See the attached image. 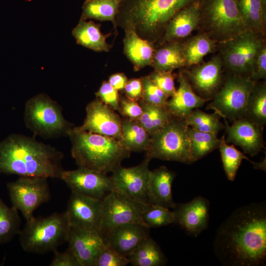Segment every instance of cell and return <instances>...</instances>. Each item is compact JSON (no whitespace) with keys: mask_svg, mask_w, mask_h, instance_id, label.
Masks as SVG:
<instances>
[{"mask_svg":"<svg viewBox=\"0 0 266 266\" xmlns=\"http://www.w3.org/2000/svg\"><path fill=\"white\" fill-rule=\"evenodd\" d=\"M225 266H260L266 261V207L255 202L235 209L218 228L214 241Z\"/></svg>","mask_w":266,"mask_h":266,"instance_id":"cell-1","label":"cell"},{"mask_svg":"<svg viewBox=\"0 0 266 266\" xmlns=\"http://www.w3.org/2000/svg\"><path fill=\"white\" fill-rule=\"evenodd\" d=\"M63 154L34 138L12 134L0 142V174L60 178Z\"/></svg>","mask_w":266,"mask_h":266,"instance_id":"cell-2","label":"cell"},{"mask_svg":"<svg viewBox=\"0 0 266 266\" xmlns=\"http://www.w3.org/2000/svg\"><path fill=\"white\" fill-rule=\"evenodd\" d=\"M200 0H124L116 16V26L133 29L141 37L155 43L175 14Z\"/></svg>","mask_w":266,"mask_h":266,"instance_id":"cell-3","label":"cell"},{"mask_svg":"<svg viewBox=\"0 0 266 266\" xmlns=\"http://www.w3.org/2000/svg\"><path fill=\"white\" fill-rule=\"evenodd\" d=\"M68 136L71 154L78 167L107 174L121 165L131 152L113 137L91 133L73 127Z\"/></svg>","mask_w":266,"mask_h":266,"instance_id":"cell-4","label":"cell"},{"mask_svg":"<svg viewBox=\"0 0 266 266\" xmlns=\"http://www.w3.org/2000/svg\"><path fill=\"white\" fill-rule=\"evenodd\" d=\"M70 225L65 212L54 213L45 217H33L20 231L19 239L26 252L43 254L54 251L67 241Z\"/></svg>","mask_w":266,"mask_h":266,"instance_id":"cell-5","label":"cell"},{"mask_svg":"<svg viewBox=\"0 0 266 266\" xmlns=\"http://www.w3.org/2000/svg\"><path fill=\"white\" fill-rule=\"evenodd\" d=\"M198 30L217 43L228 40L246 30L236 0H201Z\"/></svg>","mask_w":266,"mask_h":266,"instance_id":"cell-6","label":"cell"},{"mask_svg":"<svg viewBox=\"0 0 266 266\" xmlns=\"http://www.w3.org/2000/svg\"><path fill=\"white\" fill-rule=\"evenodd\" d=\"M24 119L27 128L45 139L68 136L74 127L64 118L61 106L43 93L27 101Z\"/></svg>","mask_w":266,"mask_h":266,"instance_id":"cell-7","label":"cell"},{"mask_svg":"<svg viewBox=\"0 0 266 266\" xmlns=\"http://www.w3.org/2000/svg\"><path fill=\"white\" fill-rule=\"evenodd\" d=\"M265 44L266 35L248 30L217 43L225 72L250 76L255 60Z\"/></svg>","mask_w":266,"mask_h":266,"instance_id":"cell-8","label":"cell"},{"mask_svg":"<svg viewBox=\"0 0 266 266\" xmlns=\"http://www.w3.org/2000/svg\"><path fill=\"white\" fill-rule=\"evenodd\" d=\"M185 119L172 116L158 132L151 136L146 155L151 159L175 161L191 164L190 140Z\"/></svg>","mask_w":266,"mask_h":266,"instance_id":"cell-9","label":"cell"},{"mask_svg":"<svg viewBox=\"0 0 266 266\" xmlns=\"http://www.w3.org/2000/svg\"><path fill=\"white\" fill-rule=\"evenodd\" d=\"M256 82L249 76L225 74L223 85L206 108L233 122L244 117L249 95Z\"/></svg>","mask_w":266,"mask_h":266,"instance_id":"cell-10","label":"cell"},{"mask_svg":"<svg viewBox=\"0 0 266 266\" xmlns=\"http://www.w3.org/2000/svg\"><path fill=\"white\" fill-rule=\"evenodd\" d=\"M12 206L20 211L26 221L34 216V211L51 198L47 178L20 176L7 185Z\"/></svg>","mask_w":266,"mask_h":266,"instance_id":"cell-11","label":"cell"},{"mask_svg":"<svg viewBox=\"0 0 266 266\" xmlns=\"http://www.w3.org/2000/svg\"><path fill=\"white\" fill-rule=\"evenodd\" d=\"M143 204L113 190L102 200L99 233L102 237L119 226L131 223L143 224L141 214Z\"/></svg>","mask_w":266,"mask_h":266,"instance_id":"cell-12","label":"cell"},{"mask_svg":"<svg viewBox=\"0 0 266 266\" xmlns=\"http://www.w3.org/2000/svg\"><path fill=\"white\" fill-rule=\"evenodd\" d=\"M194 92L200 97L211 100L223 84L225 71L218 54L206 62L181 69Z\"/></svg>","mask_w":266,"mask_h":266,"instance_id":"cell-13","label":"cell"},{"mask_svg":"<svg viewBox=\"0 0 266 266\" xmlns=\"http://www.w3.org/2000/svg\"><path fill=\"white\" fill-rule=\"evenodd\" d=\"M151 160L145 155L142 162L137 166L125 167L121 165L116 167L110 176L114 190L137 202L147 203Z\"/></svg>","mask_w":266,"mask_h":266,"instance_id":"cell-14","label":"cell"},{"mask_svg":"<svg viewBox=\"0 0 266 266\" xmlns=\"http://www.w3.org/2000/svg\"><path fill=\"white\" fill-rule=\"evenodd\" d=\"M60 178L71 192L97 199L102 200L114 190L111 177L106 174L84 167L64 170Z\"/></svg>","mask_w":266,"mask_h":266,"instance_id":"cell-15","label":"cell"},{"mask_svg":"<svg viewBox=\"0 0 266 266\" xmlns=\"http://www.w3.org/2000/svg\"><path fill=\"white\" fill-rule=\"evenodd\" d=\"M86 116L78 128L87 132L122 140V119L114 110L99 99L89 102L86 107Z\"/></svg>","mask_w":266,"mask_h":266,"instance_id":"cell-16","label":"cell"},{"mask_svg":"<svg viewBox=\"0 0 266 266\" xmlns=\"http://www.w3.org/2000/svg\"><path fill=\"white\" fill-rule=\"evenodd\" d=\"M102 200L71 192L65 211L70 227L99 233Z\"/></svg>","mask_w":266,"mask_h":266,"instance_id":"cell-17","label":"cell"},{"mask_svg":"<svg viewBox=\"0 0 266 266\" xmlns=\"http://www.w3.org/2000/svg\"><path fill=\"white\" fill-rule=\"evenodd\" d=\"M227 137L226 141L239 146L244 153L251 157L265 148L263 138L264 126L257 124L245 117L233 122L230 126L224 119Z\"/></svg>","mask_w":266,"mask_h":266,"instance_id":"cell-18","label":"cell"},{"mask_svg":"<svg viewBox=\"0 0 266 266\" xmlns=\"http://www.w3.org/2000/svg\"><path fill=\"white\" fill-rule=\"evenodd\" d=\"M209 200L198 196L188 202L176 205L173 211L174 223L189 234L197 237L208 227L209 217Z\"/></svg>","mask_w":266,"mask_h":266,"instance_id":"cell-19","label":"cell"},{"mask_svg":"<svg viewBox=\"0 0 266 266\" xmlns=\"http://www.w3.org/2000/svg\"><path fill=\"white\" fill-rule=\"evenodd\" d=\"M66 242L80 266H95L98 256L105 246L98 232L71 227Z\"/></svg>","mask_w":266,"mask_h":266,"instance_id":"cell-20","label":"cell"},{"mask_svg":"<svg viewBox=\"0 0 266 266\" xmlns=\"http://www.w3.org/2000/svg\"><path fill=\"white\" fill-rule=\"evenodd\" d=\"M149 235V228L142 224L131 223L113 228L102 238L106 246L128 258Z\"/></svg>","mask_w":266,"mask_h":266,"instance_id":"cell-21","label":"cell"},{"mask_svg":"<svg viewBox=\"0 0 266 266\" xmlns=\"http://www.w3.org/2000/svg\"><path fill=\"white\" fill-rule=\"evenodd\" d=\"M200 1L183 8L170 19L158 40L159 44L182 40L198 30L200 20Z\"/></svg>","mask_w":266,"mask_h":266,"instance_id":"cell-22","label":"cell"},{"mask_svg":"<svg viewBox=\"0 0 266 266\" xmlns=\"http://www.w3.org/2000/svg\"><path fill=\"white\" fill-rule=\"evenodd\" d=\"M179 87L167 100L166 108L175 117L185 119L193 109L202 106L210 100L198 96L181 70L176 75Z\"/></svg>","mask_w":266,"mask_h":266,"instance_id":"cell-23","label":"cell"},{"mask_svg":"<svg viewBox=\"0 0 266 266\" xmlns=\"http://www.w3.org/2000/svg\"><path fill=\"white\" fill-rule=\"evenodd\" d=\"M176 176L165 166L150 170L147 188V203L174 208L171 186Z\"/></svg>","mask_w":266,"mask_h":266,"instance_id":"cell-24","label":"cell"},{"mask_svg":"<svg viewBox=\"0 0 266 266\" xmlns=\"http://www.w3.org/2000/svg\"><path fill=\"white\" fill-rule=\"evenodd\" d=\"M123 39L124 53L138 71L151 66L155 49V43L141 37L133 29H126Z\"/></svg>","mask_w":266,"mask_h":266,"instance_id":"cell-25","label":"cell"},{"mask_svg":"<svg viewBox=\"0 0 266 266\" xmlns=\"http://www.w3.org/2000/svg\"><path fill=\"white\" fill-rule=\"evenodd\" d=\"M154 53L151 66L154 70L173 71L177 68L187 67L182 40L159 44Z\"/></svg>","mask_w":266,"mask_h":266,"instance_id":"cell-26","label":"cell"},{"mask_svg":"<svg viewBox=\"0 0 266 266\" xmlns=\"http://www.w3.org/2000/svg\"><path fill=\"white\" fill-rule=\"evenodd\" d=\"M100 25L92 21L79 20L72 31L76 43L96 52H109L111 46L106 41L109 34H103Z\"/></svg>","mask_w":266,"mask_h":266,"instance_id":"cell-27","label":"cell"},{"mask_svg":"<svg viewBox=\"0 0 266 266\" xmlns=\"http://www.w3.org/2000/svg\"><path fill=\"white\" fill-rule=\"evenodd\" d=\"M246 30L266 35V0H236Z\"/></svg>","mask_w":266,"mask_h":266,"instance_id":"cell-28","label":"cell"},{"mask_svg":"<svg viewBox=\"0 0 266 266\" xmlns=\"http://www.w3.org/2000/svg\"><path fill=\"white\" fill-rule=\"evenodd\" d=\"M121 133V142L130 152H146L149 149L151 136L137 120L123 117Z\"/></svg>","mask_w":266,"mask_h":266,"instance_id":"cell-29","label":"cell"},{"mask_svg":"<svg viewBox=\"0 0 266 266\" xmlns=\"http://www.w3.org/2000/svg\"><path fill=\"white\" fill-rule=\"evenodd\" d=\"M124 0H85L80 20L110 21L116 30V19Z\"/></svg>","mask_w":266,"mask_h":266,"instance_id":"cell-30","label":"cell"},{"mask_svg":"<svg viewBox=\"0 0 266 266\" xmlns=\"http://www.w3.org/2000/svg\"><path fill=\"white\" fill-rule=\"evenodd\" d=\"M183 45L187 67L202 63L205 56L214 53L217 49V43L201 32L183 41Z\"/></svg>","mask_w":266,"mask_h":266,"instance_id":"cell-31","label":"cell"},{"mask_svg":"<svg viewBox=\"0 0 266 266\" xmlns=\"http://www.w3.org/2000/svg\"><path fill=\"white\" fill-rule=\"evenodd\" d=\"M133 266H162L166 258L157 242L149 235L128 257Z\"/></svg>","mask_w":266,"mask_h":266,"instance_id":"cell-32","label":"cell"},{"mask_svg":"<svg viewBox=\"0 0 266 266\" xmlns=\"http://www.w3.org/2000/svg\"><path fill=\"white\" fill-rule=\"evenodd\" d=\"M138 102L141 107L142 113L137 121L150 136L162 128L173 116L165 106L147 103L141 99Z\"/></svg>","mask_w":266,"mask_h":266,"instance_id":"cell-33","label":"cell"},{"mask_svg":"<svg viewBox=\"0 0 266 266\" xmlns=\"http://www.w3.org/2000/svg\"><path fill=\"white\" fill-rule=\"evenodd\" d=\"M244 117L260 125H266V80L255 82L248 98Z\"/></svg>","mask_w":266,"mask_h":266,"instance_id":"cell-34","label":"cell"},{"mask_svg":"<svg viewBox=\"0 0 266 266\" xmlns=\"http://www.w3.org/2000/svg\"><path fill=\"white\" fill-rule=\"evenodd\" d=\"M190 149L193 162H195L219 148L220 139L217 134L188 128Z\"/></svg>","mask_w":266,"mask_h":266,"instance_id":"cell-35","label":"cell"},{"mask_svg":"<svg viewBox=\"0 0 266 266\" xmlns=\"http://www.w3.org/2000/svg\"><path fill=\"white\" fill-rule=\"evenodd\" d=\"M21 220L18 210L8 207L0 199V244L7 243L20 232Z\"/></svg>","mask_w":266,"mask_h":266,"instance_id":"cell-36","label":"cell"},{"mask_svg":"<svg viewBox=\"0 0 266 266\" xmlns=\"http://www.w3.org/2000/svg\"><path fill=\"white\" fill-rule=\"evenodd\" d=\"M220 117L215 112L209 114L197 108L193 110L185 120L187 125L195 130L217 134L225 127Z\"/></svg>","mask_w":266,"mask_h":266,"instance_id":"cell-37","label":"cell"},{"mask_svg":"<svg viewBox=\"0 0 266 266\" xmlns=\"http://www.w3.org/2000/svg\"><path fill=\"white\" fill-rule=\"evenodd\" d=\"M223 168L228 180H234L237 170L242 161L250 160L241 151L237 150L233 145H228L226 142L225 136L220 139L219 148Z\"/></svg>","mask_w":266,"mask_h":266,"instance_id":"cell-38","label":"cell"},{"mask_svg":"<svg viewBox=\"0 0 266 266\" xmlns=\"http://www.w3.org/2000/svg\"><path fill=\"white\" fill-rule=\"evenodd\" d=\"M141 220L143 224L150 228H158L174 223L173 211L168 208L158 204H143Z\"/></svg>","mask_w":266,"mask_h":266,"instance_id":"cell-39","label":"cell"},{"mask_svg":"<svg viewBox=\"0 0 266 266\" xmlns=\"http://www.w3.org/2000/svg\"><path fill=\"white\" fill-rule=\"evenodd\" d=\"M142 84V92L140 99L144 102L166 107L168 97L147 76L141 78Z\"/></svg>","mask_w":266,"mask_h":266,"instance_id":"cell-40","label":"cell"},{"mask_svg":"<svg viewBox=\"0 0 266 266\" xmlns=\"http://www.w3.org/2000/svg\"><path fill=\"white\" fill-rule=\"evenodd\" d=\"M129 258L105 245L98 256L95 266H126Z\"/></svg>","mask_w":266,"mask_h":266,"instance_id":"cell-41","label":"cell"},{"mask_svg":"<svg viewBox=\"0 0 266 266\" xmlns=\"http://www.w3.org/2000/svg\"><path fill=\"white\" fill-rule=\"evenodd\" d=\"M172 72L154 70L148 75L168 98L172 97L176 91L174 84V79L176 75Z\"/></svg>","mask_w":266,"mask_h":266,"instance_id":"cell-42","label":"cell"},{"mask_svg":"<svg viewBox=\"0 0 266 266\" xmlns=\"http://www.w3.org/2000/svg\"><path fill=\"white\" fill-rule=\"evenodd\" d=\"M96 98L114 110L119 111L120 96L118 91L108 81H104L98 91L95 93Z\"/></svg>","mask_w":266,"mask_h":266,"instance_id":"cell-43","label":"cell"},{"mask_svg":"<svg viewBox=\"0 0 266 266\" xmlns=\"http://www.w3.org/2000/svg\"><path fill=\"white\" fill-rule=\"evenodd\" d=\"M119 112L123 117L137 120L141 116L142 110L138 101L122 96L120 97Z\"/></svg>","mask_w":266,"mask_h":266,"instance_id":"cell-44","label":"cell"},{"mask_svg":"<svg viewBox=\"0 0 266 266\" xmlns=\"http://www.w3.org/2000/svg\"><path fill=\"white\" fill-rule=\"evenodd\" d=\"M254 82L266 79V44L261 49L253 64L250 75Z\"/></svg>","mask_w":266,"mask_h":266,"instance_id":"cell-45","label":"cell"},{"mask_svg":"<svg viewBox=\"0 0 266 266\" xmlns=\"http://www.w3.org/2000/svg\"><path fill=\"white\" fill-rule=\"evenodd\" d=\"M54 254L50 266H80V265L70 250L67 248L64 252L54 250Z\"/></svg>","mask_w":266,"mask_h":266,"instance_id":"cell-46","label":"cell"},{"mask_svg":"<svg viewBox=\"0 0 266 266\" xmlns=\"http://www.w3.org/2000/svg\"><path fill=\"white\" fill-rule=\"evenodd\" d=\"M123 91L127 98L138 101L141 98L142 92L141 78L128 80Z\"/></svg>","mask_w":266,"mask_h":266,"instance_id":"cell-47","label":"cell"},{"mask_svg":"<svg viewBox=\"0 0 266 266\" xmlns=\"http://www.w3.org/2000/svg\"><path fill=\"white\" fill-rule=\"evenodd\" d=\"M128 79L123 73H116L110 76L108 82L118 91H123Z\"/></svg>","mask_w":266,"mask_h":266,"instance_id":"cell-48","label":"cell"},{"mask_svg":"<svg viewBox=\"0 0 266 266\" xmlns=\"http://www.w3.org/2000/svg\"><path fill=\"white\" fill-rule=\"evenodd\" d=\"M252 164H253L254 168L256 169H260L266 171V159L261 163H257L249 161Z\"/></svg>","mask_w":266,"mask_h":266,"instance_id":"cell-49","label":"cell"}]
</instances>
